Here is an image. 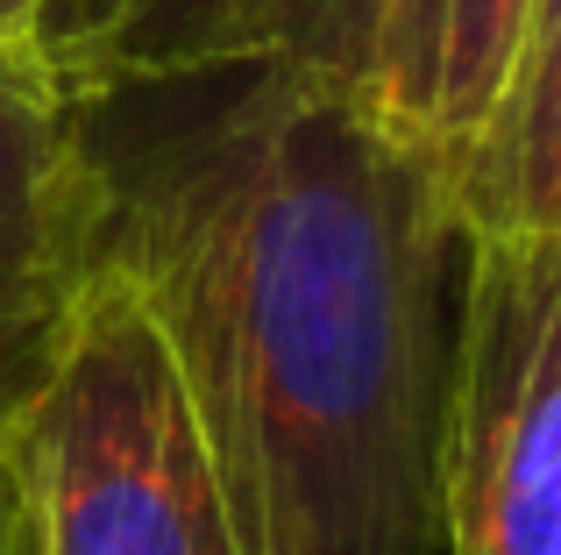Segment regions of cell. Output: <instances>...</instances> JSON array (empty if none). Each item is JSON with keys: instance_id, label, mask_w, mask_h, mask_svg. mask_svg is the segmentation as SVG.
Instances as JSON below:
<instances>
[{"instance_id": "1", "label": "cell", "mask_w": 561, "mask_h": 555, "mask_svg": "<svg viewBox=\"0 0 561 555\" xmlns=\"http://www.w3.org/2000/svg\"><path fill=\"white\" fill-rule=\"evenodd\" d=\"M57 86L85 271L164 335L234 548L440 555L469 250L440 143L291 57Z\"/></svg>"}, {"instance_id": "2", "label": "cell", "mask_w": 561, "mask_h": 555, "mask_svg": "<svg viewBox=\"0 0 561 555\" xmlns=\"http://www.w3.org/2000/svg\"><path fill=\"white\" fill-rule=\"evenodd\" d=\"M28 555H242L142 299L85 271L43 392L0 442Z\"/></svg>"}, {"instance_id": "3", "label": "cell", "mask_w": 561, "mask_h": 555, "mask_svg": "<svg viewBox=\"0 0 561 555\" xmlns=\"http://www.w3.org/2000/svg\"><path fill=\"white\" fill-rule=\"evenodd\" d=\"M440 555H561V236H469Z\"/></svg>"}, {"instance_id": "4", "label": "cell", "mask_w": 561, "mask_h": 555, "mask_svg": "<svg viewBox=\"0 0 561 555\" xmlns=\"http://www.w3.org/2000/svg\"><path fill=\"white\" fill-rule=\"evenodd\" d=\"M85 292V207L50 50L0 57V442L43 392Z\"/></svg>"}, {"instance_id": "5", "label": "cell", "mask_w": 561, "mask_h": 555, "mask_svg": "<svg viewBox=\"0 0 561 555\" xmlns=\"http://www.w3.org/2000/svg\"><path fill=\"white\" fill-rule=\"evenodd\" d=\"M462 236H561V0H534L505 86L448 157Z\"/></svg>"}, {"instance_id": "6", "label": "cell", "mask_w": 561, "mask_h": 555, "mask_svg": "<svg viewBox=\"0 0 561 555\" xmlns=\"http://www.w3.org/2000/svg\"><path fill=\"white\" fill-rule=\"evenodd\" d=\"M526 8L534 0H448L440 8V57H434V143H440V157H455L477 136V122L491 114Z\"/></svg>"}, {"instance_id": "7", "label": "cell", "mask_w": 561, "mask_h": 555, "mask_svg": "<svg viewBox=\"0 0 561 555\" xmlns=\"http://www.w3.org/2000/svg\"><path fill=\"white\" fill-rule=\"evenodd\" d=\"M50 8L57 0H0V57L36 50V43L50 36Z\"/></svg>"}, {"instance_id": "8", "label": "cell", "mask_w": 561, "mask_h": 555, "mask_svg": "<svg viewBox=\"0 0 561 555\" xmlns=\"http://www.w3.org/2000/svg\"><path fill=\"white\" fill-rule=\"evenodd\" d=\"M0 555H22V499H14L8 456H0Z\"/></svg>"}, {"instance_id": "9", "label": "cell", "mask_w": 561, "mask_h": 555, "mask_svg": "<svg viewBox=\"0 0 561 555\" xmlns=\"http://www.w3.org/2000/svg\"><path fill=\"white\" fill-rule=\"evenodd\" d=\"M22 555H28V534H22Z\"/></svg>"}]
</instances>
